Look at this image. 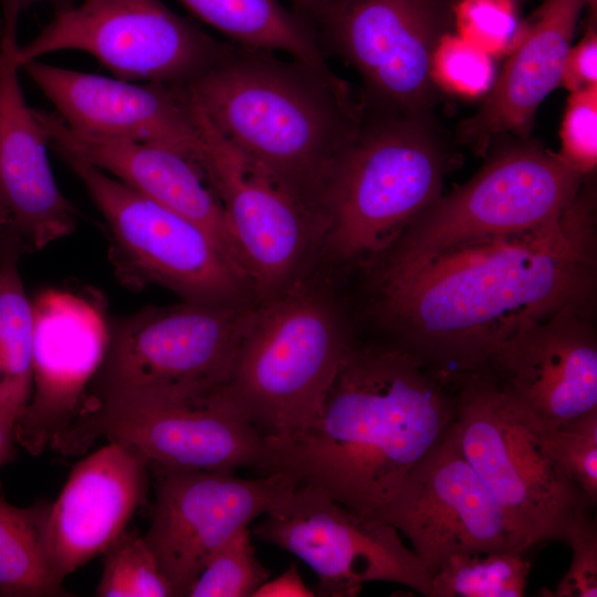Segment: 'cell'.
Masks as SVG:
<instances>
[{"label": "cell", "mask_w": 597, "mask_h": 597, "mask_svg": "<svg viewBox=\"0 0 597 597\" xmlns=\"http://www.w3.org/2000/svg\"><path fill=\"white\" fill-rule=\"evenodd\" d=\"M374 263L375 310L399 346L447 384L485 373L523 328L567 307L588 312L596 290L593 176L545 226Z\"/></svg>", "instance_id": "1"}, {"label": "cell", "mask_w": 597, "mask_h": 597, "mask_svg": "<svg viewBox=\"0 0 597 597\" xmlns=\"http://www.w3.org/2000/svg\"><path fill=\"white\" fill-rule=\"evenodd\" d=\"M448 385L398 344L353 345L317 417L292 438L266 439V473L375 515L451 427Z\"/></svg>", "instance_id": "2"}, {"label": "cell", "mask_w": 597, "mask_h": 597, "mask_svg": "<svg viewBox=\"0 0 597 597\" xmlns=\"http://www.w3.org/2000/svg\"><path fill=\"white\" fill-rule=\"evenodd\" d=\"M181 87L230 143L321 216L328 181L365 117L360 95L347 82L329 67L229 42L207 71Z\"/></svg>", "instance_id": "3"}, {"label": "cell", "mask_w": 597, "mask_h": 597, "mask_svg": "<svg viewBox=\"0 0 597 597\" xmlns=\"http://www.w3.org/2000/svg\"><path fill=\"white\" fill-rule=\"evenodd\" d=\"M452 164L433 117L365 108L322 200V252L338 263H373L441 196Z\"/></svg>", "instance_id": "4"}, {"label": "cell", "mask_w": 597, "mask_h": 597, "mask_svg": "<svg viewBox=\"0 0 597 597\" xmlns=\"http://www.w3.org/2000/svg\"><path fill=\"white\" fill-rule=\"evenodd\" d=\"M352 346L333 295L307 276L260 302L224 390L266 439L292 438L320 413Z\"/></svg>", "instance_id": "5"}, {"label": "cell", "mask_w": 597, "mask_h": 597, "mask_svg": "<svg viewBox=\"0 0 597 597\" xmlns=\"http://www.w3.org/2000/svg\"><path fill=\"white\" fill-rule=\"evenodd\" d=\"M259 304L182 301L109 321L106 355L85 406L132 397L189 399L221 390Z\"/></svg>", "instance_id": "6"}, {"label": "cell", "mask_w": 597, "mask_h": 597, "mask_svg": "<svg viewBox=\"0 0 597 597\" xmlns=\"http://www.w3.org/2000/svg\"><path fill=\"white\" fill-rule=\"evenodd\" d=\"M451 433L526 548L563 541L594 506L549 452L540 430L486 373L455 383Z\"/></svg>", "instance_id": "7"}, {"label": "cell", "mask_w": 597, "mask_h": 597, "mask_svg": "<svg viewBox=\"0 0 597 597\" xmlns=\"http://www.w3.org/2000/svg\"><path fill=\"white\" fill-rule=\"evenodd\" d=\"M56 153L103 216L109 260L123 285L142 290L155 284L189 302H261L250 276L196 223L87 161Z\"/></svg>", "instance_id": "8"}, {"label": "cell", "mask_w": 597, "mask_h": 597, "mask_svg": "<svg viewBox=\"0 0 597 597\" xmlns=\"http://www.w3.org/2000/svg\"><path fill=\"white\" fill-rule=\"evenodd\" d=\"M585 178L559 154L517 138L422 210L374 262L409 261L469 240L545 226L561 218Z\"/></svg>", "instance_id": "9"}, {"label": "cell", "mask_w": 597, "mask_h": 597, "mask_svg": "<svg viewBox=\"0 0 597 597\" xmlns=\"http://www.w3.org/2000/svg\"><path fill=\"white\" fill-rule=\"evenodd\" d=\"M199 132L196 163L217 193L260 301L308 276L322 252L316 210L264 165L230 143L182 88Z\"/></svg>", "instance_id": "10"}, {"label": "cell", "mask_w": 597, "mask_h": 597, "mask_svg": "<svg viewBox=\"0 0 597 597\" xmlns=\"http://www.w3.org/2000/svg\"><path fill=\"white\" fill-rule=\"evenodd\" d=\"M458 1L339 0L315 32L360 77L367 111L433 117L437 57Z\"/></svg>", "instance_id": "11"}, {"label": "cell", "mask_w": 597, "mask_h": 597, "mask_svg": "<svg viewBox=\"0 0 597 597\" xmlns=\"http://www.w3.org/2000/svg\"><path fill=\"white\" fill-rule=\"evenodd\" d=\"M97 438L122 442L149 465L266 473L269 444L234 407L224 388L198 398L133 397L86 406L55 451L84 452Z\"/></svg>", "instance_id": "12"}, {"label": "cell", "mask_w": 597, "mask_h": 597, "mask_svg": "<svg viewBox=\"0 0 597 597\" xmlns=\"http://www.w3.org/2000/svg\"><path fill=\"white\" fill-rule=\"evenodd\" d=\"M228 43L160 0H80L54 12L33 39L18 44L14 60L21 67L54 52L81 51L115 77L184 86L207 71Z\"/></svg>", "instance_id": "13"}, {"label": "cell", "mask_w": 597, "mask_h": 597, "mask_svg": "<svg viewBox=\"0 0 597 597\" xmlns=\"http://www.w3.org/2000/svg\"><path fill=\"white\" fill-rule=\"evenodd\" d=\"M253 533L308 565L318 596L354 597L365 584L387 582L431 597L430 574L395 527L315 488L298 485L285 507L265 515Z\"/></svg>", "instance_id": "14"}, {"label": "cell", "mask_w": 597, "mask_h": 597, "mask_svg": "<svg viewBox=\"0 0 597 597\" xmlns=\"http://www.w3.org/2000/svg\"><path fill=\"white\" fill-rule=\"evenodd\" d=\"M149 468L155 504L144 537L174 597H187L217 548L255 519L285 507L300 485L282 471L242 479L231 472Z\"/></svg>", "instance_id": "15"}, {"label": "cell", "mask_w": 597, "mask_h": 597, "mask_svg": "<svg viewBox=\"0 0 597 597\" xmlns=\"http://www.w3.org/2000/svg\"><path fill=\"white\" fill-rule=\"evenodd\" d=\"M450 428L375 514L409 540L430 576L453 555L527 549Z\"/></svg>", "instance_id": "16"}, {"label": "cell", "mask_w": 597, "mask_h": 597, "mask_svg": "<svg viewBox=\"0 0 597 597\" xmlns=\"http://www.w3.org/2000/svg\"><path fill=\"white\" fill-rule=\"evenodd\" d=\"M31 394L15 427L32 455L55 450L82 412L108 344L102 300L49 289L32 301Z\"/></svg>", "instance_id": "17"}, {"label": "cell", "mask_w": 597, "mask_h": 597, "mask_svg": "<svg viewBox=\"0 0 597 597\" xmlns=\"http://www.w3.org/2000/svg\"><path fill=\"white\" fill-rule=\"evenodd\" d=\"M542 431L597 408V341L567 307L506 341L485 371Z\"/></svg>", "instance_id": "18"}, {"label": "cell", "mask_w": 597, "mask_h": 597, "mask_svg": "<svg viewBox=\"0 0 597 597\" xmlns=\"http://www.w3.org/2000/svg\"><path fill=\"white\" fill-rule=\"evenodd\" d=\"M20 70L71 129L159 145L196 160L199 132L179 86L107 77L40 60L29 61Z\"/></svg>", "instance_id": "19"}, {"label": "cell", "mask_w": 597, "mask_h": 597, "mask_svg": "<svg viewBox=\"0 0 597 597\" xmlns=\"http://www.w3.org/2000/svg\"><path fill=\"white\" fill-rule=\"evenodd\" d=\"M148 468L138 452L117 441L74 465L45 520L46 549L61 583L126 531L145 498Z\"/></svg>", "instance_id": "20"}, {"label": "cell", "mask_w": 597, "mask_h": 597, "mask_svg": "<svg viewBox=\"0 0 597 597\" xmlns=\"http://www.w3.org/2000/svg\"><path fill=\"white\" fill-rule=\"evenodd\" d=\"M2 27L0 197L25 249L39 251L76 229L78 210L56 184L48 136L20 85L14 60L18 27Z\"/></svg>", "instance_id": "21"}, {"label": "cell", "mask_w": 597, "mask_h": 597, "mask_svg": "<svg viewBox=\"0 0 597 597\" xmlns=\"http://www.w3.org/2000/svg\"><path fill=\"white\" fill-rule=\"evenodd\" d=\"M38 116L55 151L87 161L196 223L248 274L224 209L195 160L159 145L75 132L54 113Z\"/></svg>", "instance_id": "22"}, {"label": "cell", "mask_w": 597, "mask_h": 597, "mask_svg": "<svg viewBox=\"0 0 597 597\" xmlns=\"http://www.w3.org/2000/svg\"><path fill=\"white\" fill-rule=\"evenodd\" d=\"M593 2L543 0L483 104L459 123L461 144L483 155L495 137H530L538 106L559 86L580 14Z\"/></svg>", "instance_id": "23"}, {"label": "cell", "mask_w": 597, "mask_h": 597, "mask_svg": "<svg viewBox=\"0 0 597 597\" xmlns=\"http://www.w3.org/2000/svg\"><path fill=\"white\" fill-rule=\"evenodd\" d=\"M197 18L239 46L283 52L329 67L314 28L279 0H180Z\"/></svg>", "instance_id": "24"}, {"label": "cell", "mask_w": 597, "mask_h": 597, "mask_svg": "<svg viewBox=\"0 0 597 597\" xmlns=\"http://www.w3.org/2000/svg\"><path fill=\"white\" fill-rule=\"evenodd\" d=\"M48 503L21 507L0 495V596H69L45 544Z\"/></svg>", "instance_id": "25"}, {"label": "cell", "mask_w": 597, "mask_h": 597, "mask_svg": "<svg viewBox=\"0 0 597 597\" xmlns=\"http://www.w3.org/2000/svg\"><path fill=\"white\" fill-rule=\"evenodd\" d=\"M24 250L15 232L0 239V383L30 398L34 314L19 272Z\"/></svg>", "instance_id": "26"}, {"label": "cell", "mask_w": 597, "mask_h": 597, "mask_svg": "<svg viewBox=\"0 0 597 597\" xmlns=\"http://www.w3.org/2000/svg\"><path fill=\"white\" fill-rule=\"evenodd\" d=\"M530 570L523 553L453 555L431 575V597H522Z\"/></svg>", "instance_id": "27"}, {"label": "cell", "mask_w": 597, "mask_h": 597, "mask_svg": "<svg viewBox=\"0 0 597 597\" xmlns=\"http://www.w3.org/2000/svg\"><path fill=\"white\" fill-rule=\"evenodd\" d=\"M97 597H174L144 535L125 531L104 553Z\"/></svg>", "instance_id": "28"}, {"label": "cell", "mask_w": 597, "mask_h": 597, "mask_svg": "<svg viewBox=\"0 0 597 597\" xmlns=\"http://www.w3.org/2000/svg\"><path fill=\"white\" fill-rule=\"evenodd\" d=\"M270 578L248 527L241 528L207 559L187 597H252Z\"/></svg>", "instance_id": "29"}, {"label": "cell", "mask_w": 597, "mask_h": 597, "mask_svg": "<svg viewBox=\"0 0 597 597\" xmlns=\"http://www.w3.org/2000/svg\"><path fill=\"white\" fill-rule=\"evenodd\" d=\"M542 433L554 459L595 505L597 502V408Z\"/></svg>", "instance_id": "30"}, {"label": "cell", "mask_w": 597, "mask_h": 597, "mask_svg": "<svg viewBox=\"0 0 597 597\" xmlns=\"http://www.w3.org/2000/svg\"><path fill=\"white\" fill-rule=\"evenodd\" d=\"M561 157L584 177L597 166V86L569 93L561 126Z\"/></svg>", "instance_id": "31"}, {"label": "cell", "mask_w": 597, "mask_h": 597, "mask_svg": "<svg viewBox=\"0 0 597 597\" xmlns=\"http://www.w3.org/2000/svg\"><path fill=\"white\" fill-rule=\"evenodd\" d=\"M572 549L569 568L558 582L552 597L597 596V525L590 513L569 527L565 540Z\"/></svg>", "instance_id": "32"}, {"label": "cell", "mask_w": 597, "mask_h": 597, "mask_svg": "<svg viewBox=\"0 0 597 597\" xmlns=\"http://www.w3.org/2000/svg\"><path fill=\"white\" fill-rule=\"evenodd\" d=\"M559 85L569 93L597 86V30L596 19L588 24L585 35L570 46Z\"/></svg>", "instance_id": "33"}, {"label": "cell", "mask_w": 597, "mask_h": 597, "mask_svg": "<svg viewBox=\"0 0 597 597\" xmlns=\"http://www.w3.org/2000/svg\"><path fill=\"white\" fill-rule=\"evenodd\" d=\"M27 402L28 397L3 384L0 394V469L14 457L15 427Z\"/></svg>", "instance_id": "34"}, {"label": "cell", "mask_w": 597, "mask_h": 597, "mask_svg": "<svg viewBox=\"0 0 597 597\" xmlns=\"http://www.w3.org/2000/svg\"><path fill=\"white\" fill-rule=\"evenodd\" d=\"M313 597L315 591L310 589L303 582L295 564L287 567L275 578H268L253 594L252 597Z\"/></svg>", "instance_id": "35"}, {"label": "cell", "mask_w": 597, "mask_h": 597, "mask_svg": "<svg viewBox=\"0 0 597 597\" xmlns=\"http://www.w3.org/2000/svg\"><path fill=\"white\" fill-rule=\"evenodd\" d=\"M80 0H1L3 20L19 21L21 14L35 4H48L54 12L67 9Z\"/></svg>", "instance_id": "36"}, {"label": "cell", "mask_w": 597, "mask_h": 597, "mask_svg": "<svg viewBox=\"0 0 597 597\" xmlns=\"http://www.w3.org/2000/svg\"><path fill=\"white\" fill-rule=\"evenodd\" d=\"M339 0H291L295 13L311 25Z\"/></svg>", "instance_id": "37"}, {"label": "cell", "mask_w": 597, "mask_h": 597, "mask_svg": "<svg viewBox=\"0 0 597 597\" xmlns=\"http://www.w3.org/2000/svg\"><path fill=\"white\" fill-rule=\"evenodd\" d=\"M12 232L17 231L13 227L10 212L0 197V238Z\"/></svg>", "instance_id": "38"}, {"label": "cell", "mask_w": 597, "mask_h": 597, "mask_svg": "<svg viewBox=\"0 0 597 597\" xmlns=\"http://www.w3.org/2000/svg\"><path fill=\"white\" fill-rule=\"evenodd\" d=\"M2 34H3V27H2V22H0V59H1V53H2Z\"/></svg>", "instance_id": "39"}, {"label": "cell", "mask_w": 597, "mask_h": 597, "mask_svg": "<svg viewBox=\"0 0 597 597\" xmlns=\"http://www.w3.org/2000/svg\"><path fill=\"white\" fill-rule=\"evenodd\" d=\"M515 3H523L525 0H513Z\"/></svg>", "instance_id": "40"}, {"label": "cell", "mask_w": 597, "mask_h": 597, "mask_svg": "<svg viewBox=\"0 0 597 597\" xmlns=\"http://www.w3.org/2000/svg\"><path fill=\"white\" fill-rule=\"evenodd\" d=\"M2 390H3V384L0 383V394L2 392Z\"/></svg>", "instance_id": "41"}]
</instances>
